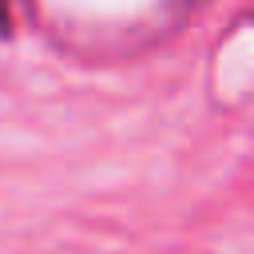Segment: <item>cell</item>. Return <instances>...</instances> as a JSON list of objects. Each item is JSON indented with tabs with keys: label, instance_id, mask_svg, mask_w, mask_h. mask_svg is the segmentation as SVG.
I'll return each instance as SVG.
<instances>
[{
	"label": "cell",
	"instance_id": "1",
	"mask_svg": "<svg viewBox=\"0 0 254 254\" xmlns=\"http://www.w3.org/2000/svg\"><path fill=\"white\" fill-rule=\"evenodd\" d=\"M12 36V0H0V40Z\"/></svg>",
	"mask_w": 254,
	"mask_h": 254
},
{
	"label": "cell",
	"instance_id": "2",
	"mask_svg": "<svg viewBox=\"0 0 254 254\" xmlns=\"http://www.w3.org/2000/svg\"><path fill=\"white\" fill-rule=\"evenodd\" d=\"M175 4H183V8H194V4H210V0H175Z\"/></svg>",
	"mask_w": 254,
	"mask_h": 254
}]
</instances>
